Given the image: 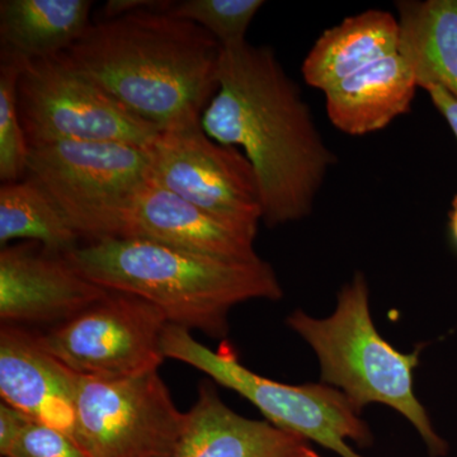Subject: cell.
<instances>
[{"mask_svg": "<svg viewBox=\"0 0 457 457\" xmlns=\"http://www.w3.org/2000/svg\"><path fill=\"white\" fill-rule=\"evenodd\" d=\"M219 89L204 111V132L240 147L253 167L267 227L311 215L336 155L302 90L270 46L222 47Z\"/></svg>", "mask_w": 457, "mask_h": 457, "instance_id": "obj_1", "label": "cell"}, {"mask_svg": "<svg viewBox=\"0 0 457 457\" xmlns=\"http://www.w3.org/2000/svg\"><path fill=\"white\" fill-rule=\"evenodd\" d=\"M221 55L220 42L196 23L140 11L90 25L57 56L164 130L203 117L219 89Z\"/></svg>", "mask_w": 457, "mask_h": 457, "instance_id": "obj_2", "label": "cell"}, {"mask_svg": "<svg viewBox=\"0 0 457 457\" xmlns=\"http://www.w3.org/2000/svg\"><path fill=\"white\" fill-rule=\"evenodd\" d=\"M65 258L101 287L154 303L171 326L216 338L227 335L233 306L282 297L275 270L262 258L221 260L132 237L87 243Z\"/></svg>", "mask_w": 457, "mask_h": 457, "instance_id": "obj_3", "label": "cell"}, {"mask_svg": "<svg viewBox=\"0 0 457 457\" xmlns=\"http://www.w3.org/2000/svg\"><path fill=\"white\" fill-rule=\"evenodd\" d=\"M287 324L317 354L321 381L345 394L357 411L374 403L395 409L416 427L433 456L446 453V442L414 393L420 350L403 353L378 332L362 273L342 288L330 317L317 319L299 311Z\"/></svg>", "mask_w": 457, "mask_h": 457, "instance_id": "obj_4", "label": "cell"}, {"mask_svg": "<svg viewBox=\"0 0 457 457\" xmlns=\"http://www.w3.org/2000/svg\"><path fill=\"white\" fill-rule=\"evenodd\" d=\"M162 350L165 357L187 363L216 383L234 390L260 409L270 423L286 432L314 441L341 457H362L348 441L371 442L360 411L342 392L329 385H287L270 380L245 368L230 350L212 351L191 330L168 324Z\"/></svg>", "mask_w": 457, "mask_h": 457, "instance_id": "obj_5", "label": "cell"}, {"mask_svg": "<svg viewBox=\"0 0 457 457\" xmlns=\"http://www.w3.org/2000/svg\"><path fill=\"white\" fill-rule=\"evenodd\" d=\"M150 164L145 147L62 141L29 147L27 173L92 243L119 237L126 210L149 180Z\"/></svg>", "mask_w": 457, "mask_h": 457, "instance_id": "obj_6", "label": "cell"}, {"mask_svg": "<svg viewBox=\"0 0 457 457\" xmlns=\"http://www.w3.org/2000/svg\"><path fill=\"white\" fill-rule=\"evenodd\" d=\"M17 62L18 110L29 147L78 141L149 149L161 135L62 57Z\"/></svg>", "mask_w": 457, "mask_h": 457, "instance_id": "obj_7", "label": "cell"}, {"mask_svg": "<svg viewBox=\"0 0 457 457\" xmlns=\"http://www.w3.org/2000/svg\"><path fill=\"white\" fill-rule=\"evenodd\" d=\"M186 423L158 371L79 378L73 438L89 457H171Z\"/></svg>", "mask_w": 457, "mask_h": 457, "instance_id": "obj_8", "label": "cell"}, {"mask_svg": "<svg viewBox=\"0 0 457 457\" xmlns=\"http://www.w3.org/2000/svg\"><path fill=\"white\" fill-rule=\"evenodd\" d=\"M201 119L162 130L149 147V179L255 237L263 210L253 167L237 147L212 140Z\"/></svg>", "mask_w": 457, "mask_h": 457, "instance_id": "obj_9", "label": "cell"}, {"mask_svg": "<svg viewBox=\"0 0 457 457\" xmlns=\"http://www.w3.org/2000/svg\"><path fill=\"white\" fill-rule=\"evenodd\" d=\"M167 318L135 295L108 291L104 299L40 333L44 347L80 376L132 378L158 371Z\"/></svg>", "mask_w": 457, "mask_h": 457, "instance_id": "obj_10", "label": "cell"}, {"mask_svg": "<svg viewBox=\"0 0 457 457\" xmlns=\"http://www.w3.org/2000/svg\"><path fill=\"white\" fill-rule=\"evenodd\" d=\"M106 288L84 278L66 260L35 242L0 251L2 324L64 323L104 299Z\"/></svg>", "mask_w": 457, "mask_h": 457, "instance_id": "obj_11", "label": "cell"}, {"mask_svg": "<svg viewBox=\"0 0 457 457\" xmlns=\"http://www.w3.org/2000/svg\"><path fill=\"white\" fill-rule=\"evenodd\" d=\"M80 375L54 357L40 333L22 326L0 329V395L33 422L73 438Z\"/></svg>", "mask_w": 457, "mask_h": 457, "instance_id": "obj_12", "label": "cell"}, {"mask_svg": "<svg viewBox=\"0 0 457 457\" xmlns=\"http://www.w3.org/2000/svg\"><path fill=\"white\" fill-rule=\"evenodd\" d=\"M119 237L150 240L192 253L254 261V237L147 180L123 215Z\"/></svg>", "mask_w": 457, "mask_h": 457, "instance_id": "obj_13", "label": "cell"}, {"mask_svg": "<svg viewBox=\"0 0 457 457\" xmlns=\"http://www.w3.org/2000/svg\"><path fill=\"white\" fill-rule=\"evenodd\" d=\"M417 89L416 77L400 49L366 57L324 90L328 119L352 137L383 130L411 110Z\"/></svg>", "mask_w": 457, "mask_h": 457, "instance_id": "obj_14", "label": "cell"}, {"mask_svg": "<svg viewBox=\"0 0 457 457\" xmlns=\"http://www.w3.org/2000/svg\"><path fill=\"white\" fill-rule=\"evenodd\" d=\"M312 451L305 438L269 420L239 416L204 383L171 457H303Z\"/></svg>", "mask_w": 457, "mask_h": 457, "instance_id": "obj_15", "label": "cell"}, {"mask_svg": "<svg viewBox=\"0 0 457 457\" xmlns=\"http://www.w3.org/2000/svg\"><path fill=\"white\" fill-rule=\"evenodd\" d=\"M89 0H2V59H49L65 53L88 29Z\"/></svg>", "mask_w": 457, "mask_h": 457, "instance_id": "obj_16", "label": "cell"}, {"mask_svg": "<svg viewBox=\"0 0 457 457\" xmlns=\"http://www.w3.org/2000/svg\"><path fill=\"white\" fill-rule=\"evenodd\" d=\"M400 53L418 88L440 87L457 99V0H402Z\"/></svg>", "mask_w": 457, "mask_h": 457, "instance_id": "obj_17", "label": "cell"}, {"mask_svg": "<svg viewBox=\"0 0 457 457\" xmlns=\"http://www.w3.org/2000/svg\"><path fill=\"white\" fill-rule=\"evenodd\" d=\"M400 49L399 23L390 12L370 9L319 36L303 59V80L324 92L342 71L366 57Z\"/></svg>", "mask_w": 457, "mask_h": 457, "instance_id": "obj_18", "label": "cell"}, {"mask_svg": "<svg viewBox=\"0 0 457 457\" xmlns=\"http://www.w3.org/2000/svg\"><path fill=\"white\" fill-rule=\"evenodd\" d=\"M31 240L51 254L66 255L79 246L78 234L64 212L37 180L29 177L0 187V245Z\"/></svg>", "mask_w": 457, "mask_h": 457, "instance_id": "obj_19", "label": "cell"}, {"mask_svg": "<svg viewBox=\"0 0 457 457\" xmlns=\"http://www.w3.org/2000/svg\"><path fill=\"white\" fill-rule=\"evenodd\" d=\"M263 5L262 0H185L173 2L167 12L203 27L228 47L246 41L245 33Z\"/></svg>", "mask_w": 457, "mask_h": 457, "instance_id": "obj_20", "label": "cell"}, {"mask_svg": "<svg viewBox=\"0 0 457 457\" xmlns=\"http://www.w3.org/2000/svg\"><path fill=\"white\" fill-rule=\"evenodd\" d=\"M20 64L2 59L0 66V179L18 182L27 173L29 146L18 110Z\"/></svg>", "mask_w": 457, "mask_h": 457, "instance_id": "obj_21", "label": "cell"}, {"mask_svg": "<svg viewBox=\"0 0 457 457\" xmlns=\"http://www.w3.org/2000/svg\"><path fill=\"white\" fill-rule=\"evenodd\" d=\"M4 457L89 456L71 436L31 420Z\"/></svg>", "mask_w": 457, "mask_h": 457, "instance_id": "obj_22", "label": "cell"}, {"mask_svg": "<svg viewBox=\"0 0 457 457\" xmlns=\"http://www.w3.org/2000/svg\"><path fill=\"white\" fill-rule=\"evenodd\" d=\"M31 422L26 414L12 407L8 403H0V455L4 457L16 444L21 433Z\"/></svg>", "mask_w": 457, "mask_h": 457, "instance_id": "obj_23", "label": "cell"}, {"mask_svg": "<svg viewBox=\"0 0 457 457\" xmlns=\"http://www.w3.org/2000/svg\"><path fill=\"white\" fill-rule=\"evenodd\" d=\"M171 4L173 2H167V0H108L102 9L99 22L140 11L167 12Z\"/></svg>", "mask_w": 457, "mask_h": 457, "instance_id": "obj_24", "label": "cell"}, {"mask_svg": "<svg viewBox=\"0 0 457 457\" xmlns=\"http://www.w3.org/2000/svg\"><path fill=\"white\" fill-rule=\"evenodd\" d=\"M427 93L431 98L433 106L450 126L451 131H453L457 141V99L440 87H431V88L427 89Z\"/></svg>", "mask_w": 457, "mask_h": 457, "instance_id": "obj_25", "label": "cell"}, {"mask_svg": "<svg viewBox=\"0 0 457 457\" xmlns=\"http://www.w3.org/2000/svg\"><path fill=\"white\" fill-rule=\"evenodd\" d=\"M449 225L451 237H453V243H455L457 246V194L456 196L453 197V204H451Z\"/></svg>", "mask_w": 457, "mask_h": 457, "instance_id": "obj_26", "label": "cell"}, {"mask_svg": "<svg viewBox=\"0 0 457 457\" xmlns=\"http://www.w3.org/2000/svg\"><path fill=\"white\" fill-rule=\"evenodd\" d=\"M303 457H319V456L317 455V453H314V451H312V453H309V455H306Z\"/></svg>", "mask_w": 457, "mask_h": 457, "instance_id": "obj_27", "label": "cell"}]
</instances>
